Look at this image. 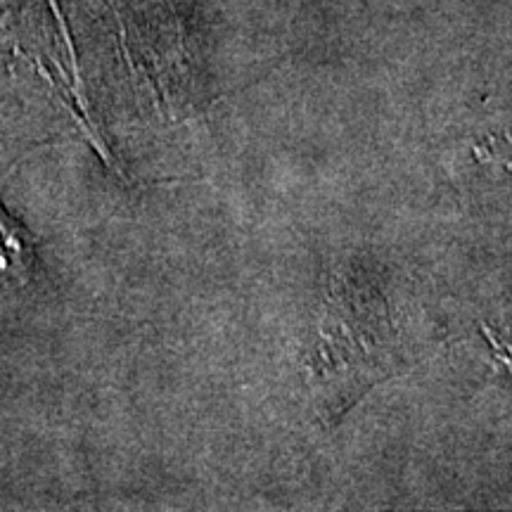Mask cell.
I'll use <instances>...</instances> for the list:
<instances>
[{
  "mask_svg": "<svg viewBox=\"0 0 512 512\" xmlns=\"http://www.w3.org/2000/svg\"><path fill=\"white\" fill-rule=\"evenodd\" d=\"M396 332L380 297H361L354 287L335 283L328 297V311L320 323L316 368L328 387L330 413L347 411L375 382L392 375Z\"/></svg>",
  "mask_w": 512,
  "mask_h": 512,
  "instance_id": "1",
  "label": "cell"
},
{
  "mask_svg": "<svg viewBox=\"0 0 512 512\" xmlns=\"http://www.w3.org/2000/svg\"><path fill=\"white\" fill-rule=\"evenodd\" d=\"M36 261V238L0 202V280L27 285Z\"/></svg>",
  "mask_w": 512,
  "mask_h": 512,
  "instance_id": "2",
  "label": "cell"
}]
</instances>
